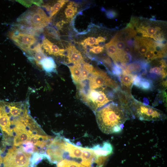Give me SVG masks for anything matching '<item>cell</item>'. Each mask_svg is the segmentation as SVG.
<instances>
[{
	"mask_svg": "<svg viewBox=\"0 0 167 167\" xmlns=\"http://www.w3.org/2000/svg\"><path fill=\"white\" fill-rule=\"evenodd\" d=\"M136 34L134 28L127 27L119 31L114 36L118 40L126 41L134 37Z\"/></svg>",
	"mask_w": 167,
	"mask_h": 167,
	"instance_id": "cell-19",
	"label": "cell"
},
{
	"mask_svg": "<svg viewBox=\"0 0 167 167\" xmlns=\"http://www.w3.org/2000/svg\"><path fill=\"white\" fill-rule=\"evenodd\" d=\"M135 75L123 71L118 78L121 90L130 95H131V91Z\"/></svg>",
	"mask_w": 167,
	"mask_h": 167,
	"instance_id": "cell-11",
	"label": "cell"
},
{
	"mask_svg": "<svg viewBox=\"0 0 167 167\" xmlns=\"http://www.w3.org/2000/svg\"><path fill=\"white\" fill-rule=\"evenodd\" d=\"M94 68L92 65L85 62L81 65V72L83 81L88 78Z\"/></svg>",
	"mask_w": 167,
	"mask_h": 167,
	"instance_id": "cell-25",
	"label": "cell"
},
{
	"mask_svg": "<svg viewBox=\"0 0 167 167\" xmlns=\"http://www.w3.org/2000/svg\"><path fill=\"white\" fill-rule=\"evenodd\" d=\"M125 42L127 46L131 48H132L134 46V41L133 40L131 39L126 41Z\"/></svg>",
	"mask_w": 167,
	"mask_h": 167,
	"instance_id": "cell-31",
	"label": "cell"
},
{
	"mask_svg": "<svg viewBox=\"0 0 167 167\" xmlns=\"http://www.w3.org/2000/svg\"><path fill=\"white\" fill-rule=\"evenodd\" d=\"M105 47L107 55L111 58L114 63L118 62V52L113 37L105 44Z\"/></svg>",
	"mask_w": 167,
	"mask_h": 167,
	"instance_id": "cell-20",
	"label": "cell"
},
{
	"mask_svg": "<svg viewBox=\"0 0 167 167\" xmlns=\"http://www.w3.org/2000/svg\"><path fill=\"white\" fill-rule=\"evenodd\" d=\"M41 45L45 52L49 55L61 57L65 56V50L60 49L57 45L46 38H44L42 40Z\"/></svg>",
	"mask_w": 167,
	"mask_h": 167,
	"instance_id": "cell-13",
	"label": "cell"
},
{
	"mask_svg": "<svg viewBox=\"0 0 167 167\" xmlns=\"http://www.w3.org/2000/svg\"><path fill=\"white\" fill-rule=\"evenodd\" d=\"M57 167H86L74 160L63 159L57 162Z\"/></svg>",
	"mask_w": 167,
	"mask_h": 167,
	"instance_id": "cell-24",
	"label": "cell"
},
{
	"mask_svg": "<svg viewBox=\"0 0 167 167\" xmlns=\"http://www.w3.org/2000/svg\"><path fill=\"white\" fill-rule=\"evenodd\" d=\"M92 148L98 156H109L113 151L111 144L108 142L104 143L102 145H97L94 146Z\"/></svg>",
	"mask_w": 167,
	"mask_h": 167,
	"instance_id": "cell-21",
	"label": "cell"
},
{
	"mask_svg": "<svg viewBox=\"0 0 167 167\" xmlns=\"http://www.w3.org/2000/svg\"><path fill=\"white\" fill-rule=\"evenodd\" d=\"M17 21L18 23L27 27L43 30L52 20L42 9L34 6L21 14Z\"/></svg>",
	"mask_w": 167,
	"mask_h": 167,
	"instance_id": "cell-2",
	"label": "cell"
},
{
	"mask_svg": "<svg viewBox=\"0 0 167 167\" xmlns=\"http://www.w3.org/2000/svg\"><path fill=\"white\" fill-rule=\"evenodd\" d=\"M137 31L142 34L143 36L154 39L161 32V28L158 26H151L140 24L136 27Z\"/></svg>",
	"mask_w": 167,
	"mask_h": 167,
	"instance_id": "cell-14",
	"label": "cell"
},
{
	"mask_svg": "<svg viewBox=\"0 0 167 167\" xmlns=\"http://www.w3.org/2000/svg\"><path fill=\"white\" fill-rule=\"evenodd\" d=\"M79 95L81 99L94 112L112 101L114 96L107 95L103 90H88L86 93L84 89L80 87Z\"/></svg>",
	"mask_w": 167,
	"mask_h": 167,
	"instance_id": "cell-5",
	"label": "cell"
},
{
	"mask_svg": "<svg viewBox=\"0 0 167 167\" xmlns=\"http://www.w3.org/2000/svg\"><path fill=\"white\" fill-rule=\"evenodd\" d=\"M81 65L74 64L68 66L74 82L78 85L80 84L84 81L81 72Z\"/></svg>",
	"mask_w": 167,
	"mask_h": 167,
	"instance_id": "cell-18",
	"label": "cell"
},
{
	"mask_svg": "<svg viewBox=\"0 0 167 167\" xmlns=\"http://www.w3.org/2000/svg\"><path fill=\"white\" fill-rule=\"evenodd\" d=\"M129 107L132 116L141 121H163L166 118L163 112L156 109L146 105L133 98Z\"/></svg>",
	"mask_w": 167,
	"mask_h": 167,
	"instance_id": "cell-3",
	"label": "cell"
},
{
	"mask_svg": "<svg viewBox=\"0 0 167 167\" xmlns=\"http://www.w3.org/2000/svg\"><path fill=\"white\" fill-rule=\"evenodd\" d=\"M78 7V5L74 2L71 1L67 5L64 11V14L66 18V23L71 21L77 12Z\"/></svg>",
	"mask_w": 167,
	"mask_h": 167,
	"instance_id": "cell-22",
	"label": "cell"
},
{
	"mask_svg": "<svg viewBox=\"0 0 167 167\" xmlns=\"http://www.w3.org/2000/svg\"><path fill=\"white\" fill-rule=\"evenodd\" d=\"M133 50L132 48L126 46L123 50V51L125 53L131 54Z\"/></svg>",
	"mask_w": 167,
	"mask_h": 167,
	"instance_id": "cell-32",
	"label": "cell"
},
{
	"mask_svg": "<svg viewBox=\"0 0 167 167\" xmlns=\"http://www.w3.org/2000/svg\"><path fill=\"white\" fill-rule=\"evenodd\" d=\"M31 154L24 152L20 147L14 146L5 154L3 152L0 167H29Z\"/></svg>",
	"mask_w": 167,
	"mask_h": 167,
	"instance_id": "cell-4",
	"label": "cell"
},
{
	"mask_svg": "<svg viewBox=\"0 0 167 167\" xmlns=\"http://www.w3.org/2000/svg\"><path fill=\"white\" fill-rule=\"evenodd\" d=\"M113 37L114 39L115 45L118 51H122L125 47L127 46L126 42L118 40L116 39L114 36Z\"/></svg>",
	"mask_w": 167,
	"mask_h": 167,
	"instance_id": "cell-27",
	"label": "cell"
},
{
	"mask_svg": "<svg viewBox=\"0 0 167 167\" xmlns=\"http://www.w3.org/2000/svg\"><path fill=\"white\" fill-rule=\"evenodd\" d=\"M66 58L69 63L81 65L85 62L81 52L75 46H69L66 49Z\"/></svg>",
	"mask_w": 167,
	"mask_h": 167,
	"instance_id": "cell-12",
	"label": "cell"
},
{
	"mask_svg": "<svg viewBox=\"0 0 167 167\" xmlns=\"http://www.w3.org/2000/svg\"><path fill=\"white\" fill-rule=\"evenodd\" d=\"M159 66L150 67L148 68L146 75L152 80H164L167 76V65L165 60L159 61Z\"/></svg>",
	"mask_w": 167,
	"mask_h": 167,
	"instance_id": "cell-8",
	"label": "cell"
},
{
	"mask_svg": "<svg viewBox=\"0 0 167 167\" xmlns=\"http://www.w3.org/2000/svg\"><path fill=\"white\" fill-rule=\"evenodd\" d=\"M104 49L103 46H92V48L89 49V51L95 54H99L103 52Z\"/></svg>",
	"mask_w": 167,
	"mask_h": 167,
	"instance_id": "cell-29",
	"label": "cell"
},
{
	"mask_svg": "<svg viewBox=\"0 0 167 167\" xmlns=\"http://www.w3.org/2000/svg\"><path fill=\"white\" fill-rule=\"evenodd\" d=\"M98 126L107 134L120 132L131 115L129 108L118 102L107 104L95 112Z\"/></svg>",
	"mask_w": 167,
	"mask_h": 167,
	"instance_id": "cell-1",
	"label": "cell"
},
{
	"mask_svg": "<svg viewBox=\"0 0 167 167\" xmlns=\"http://www.w3.org/2000/svg\"><path fill=\"white\" fill-rule=\"evenodd\" d=\"M133 85L143 91H148L153 89V81L141 75H135Z\"/></svg>",
	"mask_w": 167,
	"mask_h": 167,
	"instance_id": "cell-15",
	"label": "cell"
},
{
	"mask_svg": "<svg viewBox=\"0 0 167 167\" xmlns=\"http://www.w3.org/2000/svg\"><path fill=\"white\" fill-rule=\"evenodd\" d=\"M16 1L27 7L31 6L32 4L36 5L37 3V0H16Z\"/></svg>",
	"mask_w": 167,
	"mask_h": 167,
	"instance_id": "cell-28",
	"label": "cell"
},
{
	"mask_svg": "<svg viewBox=\"0 0 167 167\" xmlns=\"http://www.w3.org/2000/svg\"><path fill=\"white\" fill-rule=\"evenodd\" d=\"M2 150L0 148V167L1 164L2 159Z\"/></svg>",
	"mask_w": 167,
	"mask_h": 167,
	"instance_id": "cell-33",
	"label": "cell"
},
{
	"mask_svg": "<svg viewBox=\"0 0 167 167\" xmlns=\"http://www.w3.org/2000/svg\"><path fill=\"white\" fill-rule=\"evenodd\" d=\"M43 31L45 34L47 36L58 40L60 38L59 32L52 27H46Z\"/></svg>",
	"mask_w": 167,
	"mask_h": 167,
	"instance_id": "cell-26",
	"label": "cell"
},
{
	"mask_svg": "<svg viewBox=\"0 0 167 167\" xmlns=\"http://www.w3.org/2000/svg\"><path fill=\"white\" fill-rule=\"evenodd\" d=\"M106 15L109 19H113L116 17L117 13L115 11L110 10L105 11Z\"/></svg>",
	"mask_w": 167,
	"mask_h": 167,
	"instance_id": "cell-30",
	"label": "cell"
},
{
	"mask_svg": "<svg viewBox=\"0 0 167 167\" xmlns=\"http://www.w3.org/2000/svg\"><path fill=\"white\" fill-rule=\"evenodd\" d=\"M68 0H59L54 1L53 3H47L42 4L41 6L48 12L49 17L51 18L62 7Z\"/></svg>",
	"mask_w": 167,
	"mask_h": 167,
	"instance_id": "cell-16",
	"label": "cell"
},
{
	"mask_svg": "<svg viewBox=\"0 0 167 167\" xmlns=\"http://www.w3.org/2000/svg\"><path fill=\"white\" fill-rule=\"evenodd\" d=\"M149 65V63L145 61L136 60L127 64L123 71L134 75L143 76L146 75Z\"/></svg>",
	"mask_w": 167,
	"mask_h": 167,
	"instance_id": "cell-9",
	"label": "cell"
},
{
	"mask_svg": "<svg viewBox=\"0 0 167 167\" xmlns=\"http://www.w3.org/2000/svg\"><path fill=\"white\" fill-rule=\"evenodd\" d=\"M39 64L46 73L50 74L57 72L56 65L51 57H46L40 62Z\"/></svg>",
	"mask_w": 167,
	"mask_h": 167,
	"instance_id": "cell-17",
	"label": "cell"
},
{
	"mask_svg": "<svg viewBox=\"0 0 167 167\" xmlns=\"http://www.w3.org/2000/svg\"><path fill=\"white\" fill-rule=\"evenodd\" d=\"M155 41L150 39L136 36L134 40V49L143 56L149 49L155 46Z\"/></svg>",
	"mask_w": 167,
	"mask_h": 167,
	"instance_id": "cell-10",
	"label": "cell"
},
{
	"mask_svg": "<svg viewBox=\"0 0 167 167\" xmlns=\"http://www.w3.org/2000/svg\"><path fill=\"white\" fill-rule=\"evenodd\" d=\"M106 39L104 37L99 36L96 38L93 37H88L83 40L81 44L85 48L87 46H92L94 45H97L99 43L104 42Z\"/></svg>",
	"mask_w": 167,
	"mask_h": 167,
	"instance_id": "cell-23",
	"label": "cell"
},
{
	"mask_svg": "<svg viewBox=\"0 0 167 167\" xmlns=\"http://www.w3.org/2000/svg\"><path fill=\"white\" fill-rule=\"evenodd\" d=\"M88 85L90 89H93L108 87L115 91L120 88L117 81L105 72L96 68H94L88 78Z\"/></svg>",
	"mask_w": 167,
	"mask_h": 167,
	"instance_id": "cell-6",
	"label": "cell"
},
{
	"mask_svg": "<svg viewBox=\"0 0 167 167\" xmlns=\"http://www.w3.org/2000/svg\"><path fill=\"white\" fill-rule=\"evenodd\" d=\"M8 36L24 53H26L36 45L37 40L35 36L19 32L15 29H12L10 31Z\"/></svg>",
	"mask_w": 167,
	"mask_h": 167,
	"instance_id": "cell-7",
	"label": "cell"
}]
</instances>
